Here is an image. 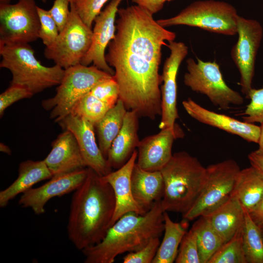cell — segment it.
I'll list each match as a JSON object with an SVG mask.
<instances>
[{"label":"cell","instance_id":"obj_45","mask_svg":"<svg viewBox=\"0 0 263 263\" xmlns=\"http://www.w3.org/2000/svg\"><path fill=\"white\" fill-rule=\"evenodd\" d=\"M11 0H0V4H9Z\"/></svg>","mask_w":263,"mask_h":263},{"label":"cell","instance_id":"obj_46","mask_svg":"<svg viewBox=\"0 0 263 263\" xmlns=\"http://www.w3.org/2000/svg\"><path fill=\"white\" fill-rule=\"evenodd\" d=\"M43 2H45L46 0H41ZM70 3H75L76 0H68Z\"/></svg>","mask_w":263,"mask_h":263},{"label":"cell","instance_id":"obj_38","mask_svg":"<svg viewBox=\"0 0 263 263\" xmlns=\"http://www.w3.org/2000/svg\"><path fill=\"white\" fill-rule=\"evenodd\" d=\"M34 94L26 87L18 85L10 86L0 94V115L1 117L5 110L13 103L25 98L32 97Z\"/></svg>","mask_w":263,"mask_h":263},{"label":"cell","instance_id":"obj_14","mask_svg":"<svg viewBox=\"0 0 263 263\" xmlns=\"http://www.w3.org/2000/svg\"><path fill=\"white\" fill-rule=\"evenodd\" d=\"M122 0H112L95 18L91 45L80 62L85 66H89L93 63L98 69L113 76L114 71L106 62L105 50L115 37V17L118 6Z\"/></svg>","mask_w":263,"mask_h":263},{"label":"cell","instance_id":"obj_5","mask_svg":"<svg viewBox=\"0 0 263 263\" xmlns=\"http://www.w3.org/2000/svg\"><path fill=\"white\" fill-rule=\"evenodd\" d=\"M0 67L12 74L10 84L23 86L34 95L58 85L65 73V69L58 65L46 67L41 64L29 43L0 45Z\"/></svg>","mask_w":263,"mask_h":263},{"label":"cell","instance_id":"obj_32","mask_svg":"<svg viewBox=\"0 0 263 263\" xmlns=\"http://www.w3.org/2000/svg\"><path fill=\"white\" fill-rule=\"evenodd\" d=\"M175 263H201L196 233L192 226L182 239Z\"/></svg>","mask_w":263,"mask_h":263},{"label":"cell","instance_id":"obj_23","mask_svg":"<svg viewBox=\"0 0 263 263\" xmlns=\"http://www.w3.org/2000/svg\"><path fill=\"white\" fill-rule=\"evenodd\" d=\"M204 216L225 243L243 227L244 209L232 196L223 204Z\"/></svg>","mask_w":263,"mask_h":263},{"label":"cell","instance_id":"obj_10","mask_svg":"<svg viewBox=\"0 0 263 263\" xmlns=\"http://www.w3.org/2000/svg\"><path fill=\"white\" fill-rule=\"evenodd\" d=\"M68 21L44 55L64 69L80 64L92 43L93 30L82 20L74 3H70Z\"/></svg>","mask_w":263,"mask_h":263},{"label":"cell","instance_id":"obj_8","mask_svg":"<svg viewBox=\"0 0 263 263\" xmlns=\"http://www.w3.org/2000/svg\"><path fill=\"white\" fill-rule=\"evenodd\" d=\"M241 170L233 159L209 165L201 192L191 208L184 215L183 220L191 221L209 213L232 195Z\"/></svg>","mask_w":263,"mask_h":263},{"label":"cell","instance_id":"obj_47","mask_svg":"<svg viewBox=\"0 0 263 263\" xmlns=\"http://www.w3.org/2000/svg\"><path fill=\"white\" fill-rule=\"evenodd\" d=\"M261 228V231H262V235L263 236V225H259Z\"/></svg>","mask_w":263,"mask_h":263},{"label":"cell","instance_id":"obj_20","mask_svg":"<svg viewBox=\"0 0 263 263\" xmlns=\"http://www.w3.org/2000/svg\"><path fill=\"white\" fill-rule=\"evenodd\" d=\"M44 161L53 176L87 167L75 136L68 130L53 142L52 149Z\"/></svg>","mask_w":263,"mask_h":263},{"label":"cell","instance_id":"obj_27","mask_svg":"<svg viewBox=\"0 0 263 263\" xmlns=\"http://www.w3.org/2000/svg\"><path fill=\"white\" fill-rule=\"evenodd\" d=\"M127 111L123 102L119 99L115 105L94 125L99 147L106 159L113 141L122 128Z\"/></svg>","mask_w":263,"mask_h":263},{"label":"cell","instance_id":"obj_18","mask_svg":"<svg viewBox=\"0 0 263 263\" xmlns=\"http://www.w3.org/2000/svg\"><path fill=\"white\" fill-rule=\"evenodd\" d=\"M182 105L186 112L196 120L238 135L247 142L258 144L260 127L255 124L208 110L191 98L184 100Z\"/></svg>","mask_w":263,"mask_h":263},{"label":"cell","instance_id":"obj_29","mask_svg":"<svg viewBox=\"0 0 263 263\" xmlns=\"http://www.w3.org/2000/svg\"><path fill=\"white\" fill-rule=\"evenodd\" d=\"M243 242L247 263H263V236L260 226L245 209Z\"/></svg>","mask_w":263,"mask_h":263},{"label":"cell","instance_id":"obj_3","mask_svg":"<svg viewBox=\"0 0 263 263\" xmlns=\"http://www.w3.org/2000/svg\"><path fill=\"white\" fill-rule=\"evenodd\" d=\"M161 200L144 214L129 212L121 217L99 243L81 251L84 263H113L117 256L138 250L152 239L160 237L164 230Z\"/></svg>","mask_w":263,"mask_h":263},{"label":"cell","instance_id":"obj_39","mask_svg":"<svg viewBox=\"0 0 263 263\" xmlns=\"http://www.w3.org/2000/svg\"><path fill=\"white\" fill-rule=\"evenodd\" d=\"M68 0H55L52 8L49 10L56 24L59 32L66 25L70 14Z\"/></svg>","mask_w":263,"mask_h":263},{"label":"cell","instance_id":"obj_12","mask_svg":"<svg viewBox=\"0 0 263 263\" xmlns=\"http://www.w3.org/2000/svg\"><path fill=\"white\" fill-rule=\"evenodd\" d=\"M237 34L238 39L231 49V56L238 68L242 93L247 97L252 88L255 63L263 37V30L257 20L238 16Z\"/></svg>","mask_w":263,"mask_h":263},{"label":"cell","instance_id":"obj_19","mask_svg":"<svg viewBox=\"0 0 263 263\" xmlns=\"http://www.w3.org/2000/svg\"><path fill=\"white\" fill-rule=\"evenodd\" d=\"M137 151L135 150L128 161L116 170L101 176L112 187L115 198V208L111 226L121 217L129 212L139 215L145 213L133 196L131 176L136 163Z\"/></svg>","mask_w":263,"mask_h":263},{"label":"cell","instance_id":"obj_28","mask_svg":"<svg viewBox=\"0 0 263 263\" xmlns=\"http://www.w3.org/2000/svg\"><path fill=\"white\" fill-rule=\"evenodd\" d=\"M199 218L192 226L196 233L201 262L208 263L224 242L204 216Z\"/></svg>","mask_w":263,"mask_h":263},{"label":"cell","instance_id":"obj_21","mask_svg":"<svg viewBox=\"0 0 263 263\" xmlns=\"http://www.w3.org/2000/svg\"><path fill=\"white\" fill-rule=\"evenodd\" d=\"M138 116L133 111H127L122 128L113 141L107 160L112 168L119 169L130 158L140 140L138 135Z\"/></svg>","mask_w":263,"mask_h":263},{"label":"cell","instance_id":"obj_43","mask_svg":"<svg viewBox=\"0 0 263 263\" xmlns=\"http://www.w3.org/2000/svg\"><path fill=\"white\" fill-rule=\"evenodd\" d=\"M260 132L258 144L259 148L256 151L259 154L263 155V123L261 124Z\"/></svg>","mask_w":263,"mask_h":263},{"label":"cell","instance_id":"obj_24","mask_svg":"<svg viewBox=\"0 0 263 263\" xmlns=\"http://www.w3.org/2000/svg\"><path fill=\"white\" fill-rule=\"evenodd\" d=\"M52 176L44 160H27L21 162L19 167L17 178L0 192V207H6L18 195L22 194L37 183L50 179Z\"/></svg>","mask_w":263,"mask_h":263},{"label":"cell","instance_id":"obj_34","mask_svg":"<svg viewBox=\"0 0 263 263\" xmlns=\"http://www.w3.org/2000/svg\"><path fill=\"white\" fill-rule=\"evenodd\" d=\"M90 93L111 108L115 105L119 96V87L113 76L98 83Z\"/></svg>","mask_w":263,"mask_h":263},{"label":"cell","instance_id":"obj_7","mask_svg":"<svg viewBox=\"0 0 263 263\" xmlns=\"http://www.w3.org/2000/svg\"><path fill=\"white\" fill-rule=\"evenodd\" d=\"M238 14L231 4L213 0L197 1L183 9L177 15L157 20L162 27L187 25L227 36L237 34Z\"/></svg>","mask_w":263,"mask_h":263},{"label":"cell","instance_id":"obj_25","mask_svg":"<svg viewBox=\"0 0 263 263\" xmlns=\"http://www.w3.org/2000/svg\"><path fill=\"white\" fill-rule=\"evenodd\" d=\"M232 196L251 211L263 197V175L252 166L241 169Z\"/></svg>","mask_w":263,"mask_h":263},{"label":"cell","instance_id":"obj_42","mask_svg":"<svg viewBox=\"0 0 263 263\" xmlns=\"http://www.w3.org/2000/svg\"><path fill=\"white\" fill-rule=\"evenodd\" d=\"M248 158L251 166L256 168L263 175V155L258 153L255 150L248 154Z\"/></svg>","mask_w":263,"mask_h":263},{"label":"cell","instance_id":"obj_11","mask_svg":"<svg viewBox=\"0 0 263 263\" xmlns=\"http://www.w3.org/2000/svg\"><path fill=\"white\" fill-rule=\"evenodd\" d=\"M40 21L34 0L0 4V45L29 43L39 38Z\"/></svg>","mask_w":263,"mask_h":263},{"label":"cell","instance_id":"obj_13","mask_svg":"<svg viewBox=\"0 0 263 263\" xmlns=\"http://www.w3.org/2000/svg\"><path fill=\"white\" fill-rule=\"evenodd\" d=\"M170 55L166 59L162 75L161 114L159 128L175 129L179 115L177 109L176 77L179 66L188 53V48L182 42L169 41Z\"/></svg>","mask_w":263,"mask_h":263},{"label":"cell","instance_id":"obj_2","mask_svg":"<svg viewBox=\"0 0 263 263\" xmlns=\"http://www.w3.org/2000/svg\"><path fill=\"white\" fill-rule=\"evenodd\" d=\"M115 198L110 185L92 169L72 197L67 225L68 238L78 250L99 243L113 218Z\"/></svg>","mask_w":263,"mask_h":263},{"label":"cell","instance_id":"obj_26","mask_svg":"<svg viewBox=\"0 0 263 263\" xmlns=\"http://www.w3.org/2000/svg\"><path fill=\"white\" fill-rule=\"evenodd\" d=\"M164 234L152 263H172L177 257L182 239L187 233L188 221L173 222L164 212Z\"/></svg>","mask_w":263,"mask_h":263},{"label":"cell","instance_id":"obj_6","mask_svg":"<svg viewBox=\"0 0 263 263\" xmlns=\"http://www.w3.org/2000/svg\"><path fill=\"white\" fill-rule=\"evenodd\" d=\"M113 75L94 65L81 64L65 69L56 94L44 100L42 106L51 111L50 118L56 122L70 114L77 102L98 83Z\"/></svg>","mask_w":263,"mask_h":263},{"label":"cell","instance_id":"obj_4","mask_svg":"<svg viewBox=\"0 0 263 263\" xmlns=\"http://www.w3.org/2000/svg\"><path fill=\"white\" fill-rule=\"evenodd\" d=\"M164 182L161 200L165 211L185 214L192 206L204 184L206 168L185 151L174 153L160 170Z\"/></svg>","mask_w":263,"mask_h":263},{"label":"cell","instance_id":"obj_31","mask_svg":"<svg viewBox=\"0 0 263 263\" xmlns=\"http://www.w3.org/2000/svg\"><path fill=\"white\" fill-rule=\"evenodd\" d=\"M110 109L89 92L77 102L71 113L79 115L95 125Z\"/></svg>","mask_w":263,"mask_h":263},{"label":"cell","instance_id":"obj_41","mask_svg":"<svg viewBox=\"0 0 263 263\" xmlns=\"http://www.w3.org/2000/svg\"><path fill=\"white\" fill-rule=\"evenodd\" d=\"M253 221L258 225H263V197L255 207L248 212Z\"/></svg>","mask_w":263,"mask_h":263},{"label":"cell","instance_id":"obj_33","mask_svg":"<svg viewBox=\"0 0 263 263\" xmlns=\"http://www.w3.org/2000/svg\"><path fill=\"white\" fill-rule=\"evenodd\" d=\"M250 103L243 113V121L255 124L263 123V86L260 89L252 88L247 96Z\"/></svg>","mask_w":263,"mask_h":263},{"label":"cell","instance_id":"obj_15","mask_svg":"<svg viewBox=\"0 0 263 263\" xmlns=\"http://www.w3.org/2000/svg\"><path fill=\"white\" fill-rule=\"evenodd\" d=\"M57 122L63 129L74 134L88 168L92 169L100 176H104L112 171V168L96 143L94 124L73 113Z\"/></svg>","mask_w":263,"mask_h":263},{"label":"cell","instance_id":"obj_44","mask_svg":"<svg viewBox=\"0 0 263 263\" xmlns=\"http://www.w3.org/2000/svg\"><path fill=\"white\" fill-rule=\"evenodd\" d=\"M0 151L8 154H10L11 153V150L10 149L3 143H0Z\"/></svg>","mask_w":263,"mask_h":263},{"label":"cell","instance_id":"obj_9","mask_svg":"<svg viewBox=\"0 0 263 263\" xmlns=\"http://www.w3.org/2000/svg\"><path fill=\"white\" fill-rule=\"evenodd\" d=\"M186 61L187 72L184 76L186 86L193 91L206 95L215 106L226 110L233 105H241V94L225 81L219 65L215 61H204L196 57Z\"/></svg>","mask_w":263,"mask_h":263},{"label":"cell","instance_id":"obj_1","mask_svg":"<svg viewBox=\"0 0 263 263\" xmlns=\"http://www.w3.org/2000/svg\"><path fill=\"white\" fill-rule=\"evenodd\" d=\"M117 14L115 36L105 59L114 69L119 99L139 117L155 120L161 114L162 47L176 34L136 5L119 8Z\"/></svg>","mask_w":263,"mask_h":263},{"label":"cell","instance_id":"obj_37","mask_svg":"<svg viewBox=\"0 0 263 263\" xmlns=\"http://www.w3.org/2000/svg\"><path fill=\"white\" fill-rule=\"evenodd\" d=\"M159 238H154L141 249L128 253L124 257L123 263H152L160 244Z\"/></svg>","mask_w":263,"mask_h":263},{"label":"cell","instance_id":"obj_16","mask_svg":"<svg viewBox=\"0 0 263 263\" xmlns=\"http://www.w3.org/2000/svg\"><path fill=\"white\" fill-rule=\"evenodd\" d=\"M88 173V167L69 173L53 176L50 180L36 188H31L21 195L19 204L31 208L37 215L44 213L48 201L74 191L81 185Z\"/></svg>","mask_w":263,"mask_h":263},{"label":"cell","instance_id":"obj_40","mask_svg":"<svg viewBox=\"0 0 263 263\" xmlns=\"http://www.w3.org/2000/svg\"><path fill=\"white\" fill-rule=\"evenodd\" d=\"M136 5L152 15L161 10L166 1L171 0H131Z\"/></svg>","mask_w":263,"mask_h":263},{"label":"cell","instance_id":"obj_22","mask_svg":"<svg viewBox=\"0 0 263 263\" xmlns=\"http://www.w3.org/2000/svg\"><path fill=\"white\" fill-rule=\"evenodd\" d=\"M131 185L134 199L145 213L163 197L164 182L160 171L146 170L135 163Z\"/></svg>","mask_w":263,"mask_h":263},{"label":"cell","instance_id":"obj_17","mask_svg":"<svg viewBox=\"0 0 263 263\" xmlns=\"http://www.w3.org/2000/svg\"><path fill=\"white\" fill-rule=\"evenodd\" d=\"M183 136V131L177 125L174 130L162 129L158 133L142 139L137 147L136 164L146 170L160 171L172 156L174 140Z\"/></svg>","mask_w":263,"mask_h":263},{"label":"cell","instance_id":"obj_30","mask_svg":"<svg viewBox=\"0 0 263 263\" xmlns=\"http://www.w3.org/2000/svg\"><path fill=\"white\" fill-rule=\"evenodd\" d=\"M208 263H247L243 242V227L224 243Z\"/></svg>","mask_w":263,"mask_h":263},{"label":"cell","instance_id":"obj_36","mask_svg":"<svg viewBox=\"0 0 263 263\" xmlns=\"http://www.w3.org/2000/svg\"><path fill=\"white\" fill-rule=\"evenodd\" d=\"M109 0H76V10L83 21L90 28L99 14L105 3Z\"/></svg>","mask_w":263,"mask_h":263},{"label":"cell","instance_id":"obj_35","mask_svg":"<svg viewBox=\"0 0 263 263\" xmlns=\"http://www.w3.org/2000/svg\"><path fill=\"white\" fill-rule=\"evenodd\" d=\"M37 11L40 21L39 38L48 46L55 41L59 32L49 10L37 6Z\"/></svg>","mask_w":263,"mask_h":263}]
</instances>
